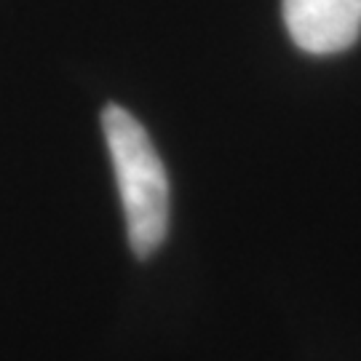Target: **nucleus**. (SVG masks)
I'll return each mask as SVG.
<instances>
[{
    "label": "nucleus",
    "instance_id": "1",
    "mask_svg": "<svg viewBox=\"0 0 361 361\" xmlns=\"http://www.w3.org/2000/svg\"><path fill=\"white\" fill-rule=\"evenodd\" d=\"M102 131L116 169L131 252L150 257L169 231V180L145 126L121 104L102 110Z\"/></svg>",
    "mask_w": 361,
    "mask_h": 361
},
{
    "label": "nucleus",
    "instance_id": "2",
    "mask_svg": "<svg viewBox=\"0 0 361 361\" xmlns=\"http://www.w3.org/2000/svg\"><path fill=\"white\" fill-rule=\"evenodd\" d=\"M284 25L297 49L316 56L350 49L361 32V0H284Z\"/></svg>",
    "mask_w": 361,
    "mask_h": 361
}]
</instances>
